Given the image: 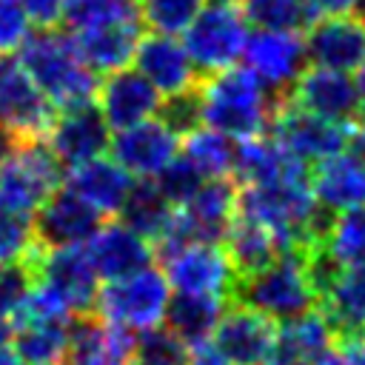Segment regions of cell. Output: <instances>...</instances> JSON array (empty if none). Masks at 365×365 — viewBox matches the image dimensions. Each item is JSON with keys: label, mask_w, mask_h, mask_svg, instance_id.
Returning a JSON list of instances; mask_svg holds the SVG:
<instances>
[{"label": "cell", "mask_w": 365, "mask_h": 365, "mask_svg": "<svg viewBox=\"0 0 365 365\" xmlns=\"http://www.w3.org/2000/svg\"><path fill=\"white\" fill-rule=\"evenodd\" d=\"M334 342H336V334L328 317L314 305L277 325L268 365H305L319 354H325L328 348H334Z\"/></svg>", "instance_id": "484cf974"}, {"label": "cell", "mask_w": 365, "mask_h": 365, "mask_svg": "<svg viewBox=\"0 0 365 365\" xmlns=\"http://www.w3.org/2000/svg\"><path fill=\"white\" fill-rule=\"evenodd\" d=\"M308 185L322 214L356 208L365 202V163L348 148L336 151L308 171Z\"/></svg>", "instance_id": "603a6c76"}, {"label": "cell", "mask_w": 365, "mask_h": 365, "mask_svg": "<svg viewBox=\"0 0 365 365\" xmlns=\"http://www.w3.org/2000/svg\"><path fill=\"white\" fill-rule=\"evenodd\" d=\"M205 0H137L140 23L160 34H182Z\"/></svg>", "instance_id": "d590c367"}, {"label": "cell", "mask_w": 365, "mask_h": 365, "mask_svg": "<svg viewBox=\"0 0 365 365\" xmlns=\"http://www.w3.org/2000/svg\"><path fill=\"white\" fill-rule=\"evenodd\" d=\"M314 6L325 14H342V11L354 9V0H314Z\"/></svg>", "instance_id": "ee69618b"}, {"label": "cell", "mask_w": 365, "mask_h": 365, "mask_svg": "<svg viewBox=\"0 0 365 365\" xmlns=\"http://www.w3.org/2000/svg\"><path fill=\"white\" fill-rule=\"evenodd\" d=\"M128 3H134V0H128Z\"/></svg>", "instance_id": "f5cc1de1"}, {"label": "cell", "mask_w": 365, "mask_h": 365, "mask_svg": "<svg viewBox=\"0 0 365 365\" xmlns=\"http://www.w3.org/2000/svg\"><path fill=\"white\" fill-rule=\"evenodd\" d=\"M168 299H171V285L163 268H154L148 262L137 271L106 279V285L97 288L91 311L111 325L140 334L145 328L163 325Z\"/></svg>", "instance_id": "277c9868"}, {"label": "cell", "mask_w": 365, "mask_h": 365, "mask_svg": "<svg viewBox=\"0 0 365 365\" xmlns=\"http://www.w3.org/2000/svg\"><path fill=\"white\" fill-rule=\"evenodd\" d=\"M108 148L134 180H154L180 154V134L160 117H148L117 128Z\"/></svg>", "instance_id": "4fadbf2b"}, {"label": "cell", "mask_w": 365, "mask_h": 365, "mask_svg": "<svg viewBox=\"0 0 365 365\" xmlns=\"http://www.w3.org/2000/svg\"><path fill=\"white\" fill-rule=\"evenodd\" d=\"M317 291L336 339L365 331V262L328 265L317 257Z\"/></svg>", "instance_id": "5bb4252c"}, {"label": "cell", "mask_w": 365, "mask_h": 365, "mask_svg": "<svg viewBox=\"0 0 365 365\" xmlns=\"http://www.w3.org/2000/svg\"><path fill=\"white\" fill-rule=\"evenodd\" d=\"M97 108L111 131L125 128L131 123L148 120L160 111L163 94L137 71V68H117L108 71L106 80L97 86Z\"/></svg>", "instance_id": "7402d4cb"}, {"label": "cell", "mask_w": 365, "mask_h": 365, "mask_svg": "<svg viewBox=\"0 0 365 365\" xmlns=\"http://www.w3.org/2000/svg\"><path fill=\"white\" fill-rule=\"evenodd\" d=\"M37 251L31 214L0 200V262H20Z\"/></svg>", "instance_id": "e575fe53"}, {"label": "cell", "mask_w": 365, "mask_h": 365, "mask_svg": "<svg viewBox=\"0 0 365 365\" xmlns=\"http://www.w3.org/2000/svg\"><path fill=\"white\" fill-rule=\"evenodd\" d=\"M265 134H271L282 148H288L302 163H319V160L348 148L351 125L325 120V117L291 103L288 97H279Z\"/></svg>", "instance_id": "9c48e42d"}, {"label": "cell", "mask_w": 365, "mask_h": 365, "mask_svg": "<svg viewBox=\"0 0 365 365\" xmlns=\"http://www.w3.org/2000/svg\"><path fill=\"white\" fill-rule=\"evenodd\" d=\"M305 54L308 63L336 68V71H359L365 66V23L359 17L328 14L314 20L305 29Z\"/></svg>", "instance_id": "e0dca14e"}, {"label": "cell", "mask_w": 365, "mask_h": 365, "mask_svg": "<svg viewBox=\"0 0 365 365\" xmlns=\"http://www.w3.org/2000/svg\"><path fill=\"white\" fill-rule=\"evenodd\" d=\"M317 257L328 265L365 262V202L325 220L317 240Z\"/></svg>", "instance_id": "f1b7e54d"}, {"label": "cell", "mask_w": 365, "mask_h": 365, "mask_svg": "<svg viewBox=\"0 0 365 365\" xmlns=\"http://www.w3.org/2000/svg\"><path fill=\"white\" fill-rule=\"evenodd\" d=\"M140 34H143V23H140V14L134 9L128 14L74 29L71 37H74L80 57L97 74H108V71H117V68L131 63Z\"/></svg>", "instance_id": "d6986e66"}, {"label": "cell", "mask_w": 365, "mask_h": 365, "mask_svg": "<svg viewBox=\"0 0 365 365\" xmlns=\"http://www.w3.org/2000/svg\"><path fill=\"white\" fill-rule=\"evenodd\" d=\"M163 274L174 294H202L228 299L237 285V268L222 242L188 240L160 251Z\"/></svg>", "instance_id": "8992f818"}, {"label": "cell", "mask_w": 365, "mask_h": 365, "mask_svg": "<svg viewBox=\"0 0 365 365\" xmlns=\"http://www.w3.org/2000/svg\"><path fill=\"white\" fill-rule=\"evenodd\" d=\"M63 182L77 197H83L100 217H117L134 185V177L114 157L100 154V157L71 165Z\"/></svg>", "instance_id": "cb8c5ba5"}, {"label": "cell", "mask_w": 365, "mask_h": 365, "mask_svg": "<svg viewBox=\"0 0 365 365\" xmlns=\"http://www.w3.org/2000/svg\"><path fill=\"white\" fill-rule=\"evenodd\" d=\"M29 265L34 282L48 288L71 311V317L88 314L94 308L100 277L83 245H57V248L37 245V251L29 257Z\"/></svg>", "instance_id": "ba28073f"}, {"label": "cell", "mask_w": 365, "mask_h": 365, "mask_svg": "<svg viewBox=\"0 0 365 365\" xmlns=\"http://www.w3.org/2000/svg\"><path fill=\"white\" fill-rule=\"evenodd\" d=\"M305 365H348V362H345V356H342L339 348H328L325 354H319L317 359H311V362H305Z\"/></svg>", "instance_id": "f6af8a7d"}, {"label": "cell", "mask_w": 365, "mask_h": 365, "mask_svg": "<svg viewBox=\"0 0 365 365\" xmlns=\"http://www.w3.org/2000/svg\"><path fill=\"white\" fill-rule=\"evenodd\" d=\"M29 31L31 20L23 0H0V54H11L14 48H20Z\"/></svg>", "instance_id": "ab89813d"}, {"label": "cell", "mask_w": 365, "mask_h": 365, "mask_svg": "<svg viewBox=\"0 0 365 365\" xmlns=\"http://www.w3.org/2000/svg\"><path fill=\"white\" fill-rule=\"evenodd\" d=\"M211 3H237V0H211Z\"/></svg>", "instance_id": "816d5d0a"}, {"label": "cell", "mask_w": 365, "mask_h": 365, "mask_svg": "<svg viewBox=\"0 0 365 365\" xmlns=\"http://www.w3.org/2000/svg\"><path fill=\"white\" fill-rule=\"evenodd\" d=\"M274 336L277 319L240 302L222 311L208 345L225 365H268Z\"/></svg>", "instance_id": "7c38bea8"}, {"label": "cell", "mask_w": 365, "mask_h": 365, "mask_svg": "<svg viewBox=\"0 0 365 365\" xmlns=\"http://www.w3.org/2000/svg\"><path fill=\"white\" fill-rule=\"evenodd\" d=\"M0 365H26V362H23L14 351H9V348L3 345V348H0Z\"/></svg>", "instance_id": "7dc6e473"}, {"label": "cell", "mask_w": 365, "mask_h": 365, "mask_svg": "<svg viewBox=\"0 0 365 365\" xmlns=\"http://www.w3.org/2000/svg\"><path fill=\"white\" fill-rule=\"evenodd\" d=\"M174 208L177 205L160 191V185L154 180H134V185L120 208V220L125 225H131L134 231H140L145 240H151V245H157L174 217Z\"/></svg>", "instance_id": "f546056e"}, {"label": "cell", "mask_w": 365, "mask_h": 365, "mask_svg": "<svg viewBox=\"0 0 365 365\" xmlns=\"http://www.w3.org/2000/svg\"><path fill=\"white\" fill-rule=\"evenodd\" d=\"M134 334L100 319L97 314H80L71 319V342L66 365H131Z\"/></svg>", "instance_id": "d4e9b609"}, {"label": "cell", "mask_w": 365, "mask_h": 365, "mask_svg": "<svg viewBox=\"0 0 365 365\" xmlns=\"http://www.w3.org/2000/svg\"><path fill=\"white\" fill-rule=\"evenodd\" d=\"M291 103L334 120V123H354L362 111H359V88L356 80L348 71H336V68H325V66H305L299 71V77L291 83L288 94Z\"/></svg>", "instance_id": "9a60e30c"}, {"label": "cell", "mask_w": 365, "mask_h": 365, "mask_svg": "<svg viewBox=\"0 0 365 365\" xmlns=\"http://www.w3.org/2000/svg\"><path fill=\"white\" fill-rule=\"evenodd\" d=\"M356 88H359V117L365 120V66L359 68V77H356Z\"/></svg>", "instance_id": "c3c4849f"}, {"label": "cell", "mask_w": 365, "mask_h": 365, "mask_svg": "<svg viewBox=\"0 0 365 365\" xmlns=\"http://www.w3.org/2000/svg\"><path fill=\"white\" fill-rule=\"evenodd\" d=\"M182 46L200 74H214L242 57L248 20L237 3H211L182 31Z\"/></svg>", "instance_id": "52a82bcc"}, {"label": "cell", "mask_w": 365, "mask_h": 365, "mask_svg": "<svg viewBox=\"0 0 365 365\" xmlns=\"http://www.w3.org/2000/svg\"><path fill=\"white\" fill-rule=\"evenodd\" d=\"M131 63L163 97L180 94L185 88L197 86L202 77L197 71V66L191 63L185 46L174 40V34H160V31L140 34Z\"/></svg>", "instance_id": "ffe728a7"}, {"label": "cell", "mask_w": 365, "mask_h": 365, "mask_svg": "<svg viewBox=\"0 0 365 365\" xmlns=\"http://www.w3.org/2000/svg\"><path fill=\"white\" fill-rule=\"evenodd\" d=\"M222 245H225V251H228V257L237 268V277L262 268L279 251H285L268 228H262L259 222H251L245 217H237V214H234V220H231V225L222 237Z\"/></svg>", "instance_id": "1f68e13d"}, {"label": "cell", "mask_w": 365, "mask_h": 365, "mask_svg": "<svg viewBox=\"0 0 365 365\" xmlns=\"http://www.w3.org/2000/svg\"><path fill=\"white\" fill-rule=\"evenodd\" d=\"M31 265L29 259L20 262H0V311L14 319V314L23 308L29 288H31Z\"/></svg>", "instance_id": "74e56055"}, {"label": "cell", "mask_w": 365, "mask_h": 365, "mask_svg": "<svg viewBox=\"0 0 365 365\" xmlns=\"http://www.w3.org/2000/svg\"><path fill=\"white\" fill-rule=\"evenodd\" d=\"M11 334H14V322H11V317H9V314H3V311H0V348L11 342Z\"/></svg>", "instance_id": "bcb514c9"}, {"label": "cell", "mask_w": 365, "mask_h": 365, "mask_svg": "<svg viewBox=\"0 0 365 365\" xmlns=\"http://www.w3.org/2000/svg\"><path fill=\"white\" fill-rule=\"evenodd\" d=\"M188 365H225V362L217 356V351H214L211 345H200V348L191 351Z\"/></svg>", "instance_id": "b9f144b4"}, {"label": "cell", "mask_w": 365, "mask_h": 365, "mask_svg": "<svg viewBox=\"0 0 365 365\" xmlns=\"http://www.w3.org/2000/svg\"><path fill=\"white\" fill-rule=\"evenodd\" d=\"M57 185H63V163L43 137L11 140L0 154V200L17 211L34 214Z\"/></svg>", "instance_id": "5b68a950"}, {"label": "cell", "mask_w": 365, "mask_h": 365, "mask_svg": "<svg viewBox=\"0 0 365 365\" xmlns=\"http://www.w3.org/2000/svg\"><path fill=\"white\" fill-rule=\"evenodd\" d=\"M317 254L285 248L262 268L237 277L234 299L282 322L317 305Z\"/></svg>", "instance_id": "3957f363"}, {"label": "cell", "mask_w": 365, "mask_h": 365, "mask_svg": "<svg viewBox=\"0 0 365 365\" xmlns=\"http://www.w3.org/2000/svg\"><path fill=\"white\" fill-rule=\"evenodd\" d=\"M134 9L137 6L128 3V0H63L60 20L74 31V29H83L88 23H100V20H108V17L128 14Z\"/></svg>", "instance_id": "8d00e7d4"}, {"label": "cell", "mask_w": 365, "mask_h": 365, "mask_svg": "<svg viewBox=\"0 0 365 365\" xmlns=\"http://www.w3.org/2000/svg\"><path fill=\"white\" fill-rule=\"evenodd\" d=\"M100 279H114L154 262V245L123 220L97 222L91 237L83 242Z\"/></svg>", "instance_id": "44dd1931"}, {"label": "cell", "mask_w": 365, "mask_h": 365, "mask_svg": "<svg viewBox=\"0 0 365 365\" xmlns=\"http://www.w3.org/2000/svg\"><path fill=\"white\" fill-rule=\"evenodd\" d=\"M348 151L356 154L365 163V120H362V125L351 128V134H348Z\"/></svg>", "instance_id": "7bdbcfd3"}, {"label": "cell", "mask_w": 365, "mask_h": 365, "mask_svg": "<svg viewBox=\"0 0 365 365\" xmlns=\"http://www.w3.org/2000/svg\"><path fill=\"white\" fill-rule=\"evenodd\" d=\"M234 151L237 140L208 128V125H194L180 137V157L202 177H231L234 171Z\"/></svg>", "instance_id": "4dcf8cb0"}, {"label": "cell", "mask_w": 365, "mask_h": 365, "mask_svg": "<svg viewBox=\"0 0 365 365\" xmlns=\"http://www.w3.org/2000/svg\"><path fill=\"white\" fill-rule=\"evenodd\" d=\"M51 120H54L51 100L29 77L20 60L3 54L0 57V131H6L14 140L46 137Z\"/></svg>", "instance_id": "30bf717a"}, {"label": "cell", "mask_w": 365, "mask_h": 365, "mask_svg": "<svg viewBox=\"0 0 365 365\" xmlns=\"http://www.w3.org/2000/svg\"><path fill=\"white\" fill-rule=\"evenodd\" d=\"M37 245L57 248V245H83L97 222L103 220L83 197H77L68 185H57L40 208L31 214Z\"/></svg>", "instance_id": "ac0fdd59"}, {"label": "cell", "mask_w": 365, "mask_h": 365, "mask_svg": "<svg viewBox=\"0 0 365 365\" xmlns=\"http://www.w3.org/2000/svg\"><path fill=\"white\" fill-rule=\"evenodd\" d=\"M17 60L54 108H71L97 97L100 74L80 57L74 37L57 26H37V31H29Z\"/></svg>", "instance_id": "7a4b0ae2"}, {"label": "cell", "mask_w": 365, "mask_h": 365, "mask_svg": "<svg viewBox=\"0 0 365 365\" xmlns=\"http://www.w3.org/2000/svg\"><path fill=\"white\" fill-rule=\"evenodd\" d=\"M242 14L248 26L257 29H288V31H305L319 9L314 0H245Z\"/></svg>", "instance_id": "d6a6232c"}, {"label": "cell", "mask_w": 365, "mask_h": 365, "mask_svg": "<svg viewBox=\"0 0 365 365\" xmlns=\"http://www.w3.org/2000/svg\"><path fill=\"white\" fill-rule=\"evenodd\" d=\"M46 143L63 163V168H71L77 163L106 154L111 143V128L91 100L71 108H60V114H54L46 131Z\"/></svg>", "instance_id": "2e32d148"}, {"label": "cell", "mask_w": 365, "mask_h": 365, "mask_svg": "<svg viewBox=\"0 0 365 365\" xmlns=\"http://www.w3.org/2000/svg\"><path fill=\"white\" fill-rule=\"evenodd\" d=\"M200 125H208L231 140H248L268 131L277 94H271L245 66L200 77Z\"/></svg>", "instance_id": "6da1fadb"}, {"label": "cell", "mask_w": 365, "mask_h": 365, "mask_svg": "<svg viewBox=\"0 0 365 365\" xmlns=\"http://www.w3.org/2000/svg\"><path fill=\"white\" fill-rule=\"evenodd\" d=\"M222 297H202V294H177L168 299L165 308V328H171L191 351L200 345H208L222 311H225Z\"/></svg>", "instance_id": "83f0119b"}, {"label": "cell", "mask_w": 365, "mask_h": 365, "mask_svg": "<svg viewBox=\"0 0 365 365\" xmlns=\"http://www.w3.org/2000/svg\"><path fill=\"white\" fill-rule=\"evenodd\" d=\"M354 9H356V14H359V20L365 23V0H354Z\"/></svg>", "instance_id": "681fc988"}, {"label": "cell", "mask_w": 365, "mask_h": 365, "mask_svg": "<svg viewBox=\"0 0 365 365\" xmlns=\"http://www.w3.org/2000/svg\"><path fill=\"white\" fill-rule=\"evenodd\" d=\"M11 140H14V137H9L6 131H0V154H3L6 148H9V143H11Z\"/></svg>", "instance_id": "f907efd6"}, {"label": "cell", "mask_w": 365, "mask_h": 365, "mask_svg": "<svg viewBox=\"0 0 365 365\" xmlns=\"http://www.w3.org/2000/svg\"><path fill=\"white\" fill-rule=\"evenodd\" d=\"M11 339H14V354L26 365H60L68 354L71 319L17 317Z\"/></svg>", "instance_id": "4316f807"}, {"label": "cell", "mask_w": 365, "mask_h": 365, "mask_svg": "<svg viewBox=\"0 0 365 365\" xmlns=\"http://www.w3.org/2000/svg\"><path fill=\"white\" fill-rule=\"evenodd\" d=\"M26 11H29V20L40 29L46 26H57L60 23V14H63V0H23Z\"/></svg>", "instance_id": "60d3db41"}, {"label": "cell", "mask_w": 365, "mask_h": 365, "mask_svg": "<svg viewBox=\"0 0 365 365\" xmlns=\"http://www.w3.org/2000/svg\"><path fill=\"white\" fill-rule=\"evenodd\" d=\"M191 348L171 328H145L134 334L131 365H188Z\"/></svg>", "instance_id": "836d02e7"}, {"label": "cell", "mask_w": 365, "mask_h": 365, "mask_svg": "<svg viewBox=\"0 0 365 365\" xmlns=\"http://www.w3.org/2000/svg\"><path fill=\"white\" fill-rule=\"evenodd\" d=\"M154 182L160 185V191H163L174 205H180V202H185V200L194 194V188L202 182V177L177 154V157L154 177Z\"/></svg>", "instance_id": "f35d334b"}, {"label": "cell", "mask_w": 365, "mask_h": 365, "mask_svg": "<svg viewBox=\"0 0 365 365\" xmlns=\"http://www.w3.org/2000/svg\"><path fill=\"white\" fill-rule=\"evenodd\" d=\"M245 68L277 97H285L291 83L308 66L305 40L299 31L288 29H257L248 31L242 46Z\"/></svg>", "instance_id": "8fae6325"}]
</instances>
